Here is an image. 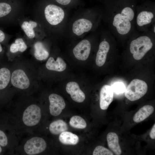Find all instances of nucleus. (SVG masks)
<instances>
[{
    "label": "nucleus",
    "instance_id": "nucleus-7",
    "mask_svg": "<svg viewBox=\"0 0 155 155\" xmlns=\"http://www.w3.org/2000/svg\"><path fill=\"white\" fill-rule=\"evenodd\" d=\"M44 13L46 20L51 25L55 26L61 23L65 17V12L61 7L49 4L45 7Z\"/></svg>",
    "mask_w": 155,
    "mask_h": 155
},
{
    "label": "nucleus",
    "instance_id": "nucleus-27",
    "mask_svg": "<svg viewBox=\"0 0 155 155\" xmlns=\"http://www.w3.org/2000/svg\"><path fill=\"white\" fill-rule=\"evenodd\" d=\"M8 138L6 133L0 129V145L3 147H5L9 144Z\"/></svg>",
    "mask_w": 155,
    "mask_h": 155
},
{
    "label": "nucleus",
    "instance_id": "nucleus-31",
    "mask_svg": "<svg viewBox=\"0 0 155 155\" xmlns=\"http://www.w3.org/2000/svg\"><path fill=\"white\" fill-rule=\"evenodd\" d=\"M2 50V47L0 44V53L1 52Z\"/></svg>",
    "mask_w": 155,
    "mask_h": 155
},
{
    "label": "nucleus",
    "instance_id": "nucleus-29",
    "mask_svg": "<svg viewBox=\"0 0 155 155\" xmlns=\"http://www.w3.org/2000/svg\"><path fill=\"white\" fill-rule=\"evenodd\" d=\"M150 138L152 139H155V124H154L150 133Z\"/></svg>",
    "mask_w": 155,
    "mask_h": 155
},
{
    "label": "nucleus",
    "instance_id": "nucleus-32",
    "mask_svg": "<svg viewBox=\"0 0 155 155\" xmlns=\"http://www.w3.org/2000/svg\"><path fill=\"white\" fill-rule=\"evenodd\" d=\"M2 151V148L1 146L0 145V154L1 153Z\"/></svg>",
    "mask_w": 155,
    "mask_h": 155
},
{
    "label": "nucleus",
    "instance_id": "nucleus-2",
    "mask_svg": "<svg viewBox=\"0 0 155 155\" xmlns=\"http://www.w3.org/2000/svg\"><path fill=\"white\" fill-rule=\"evenodd\" d=\"M12 115V126L17 132L19 130L33 133L36 131L41 120L40 108L33 104L20 109L14 110Z\"/></svg>",
    "mask_w": 155,
    "mask_h": 155
},
{
    "label": "nucleus",
    "instance_id": "nucleus-9",
    "mask_svg": "<svg viewBox=\"0 0 155 155\" xmlns=\"http://www.w3.org/2000/svg\"><path fill=\"white\" fill-rule=\"evenodd\" d=\"M91 49V44L90 41L84 39L80 41L74 48L73 52L77 59L85 61L88 57Z\"/></svg>",
    "mask_w": 155,
    "mask_h": 155
},
{
    "label": "nucleus",
    "instance_id": "nucleus-18",
    "mask_svg": "<svg viewBox=\"0 0 155 155\" xmlns=\"http://www.w3.org/2000/svg\"><path fill=\"white\" fill-rule=\"evenodd\" d=\"M59 139L61 143L66 145H76L79 141V137L77 135L67 131L60 134Z\"/></svg>",
    "mask_w": 155,
    "mask_h": 155
},
{
    "label": "nucleus",
    "instance_id": "nucleus-22",
    "mask_svg": "<svg viewBox=\"0 0 155 155\" xmlns=\"http://www.w3.org/2000/svg\"><path fill=\"white\" fill-rule=\"evenodd\" d=\"M27 48V46L23 39L18 38L15 40V43L11 45L10 51L13 53H15L18 51L23 52Z\"/></svg>",
    "mask_w": 155,
    "mask_h": 155
},
{
    "label": "nucleus",
    "instance_id": "nucleus-8",
    "mask_svg": "<svg viewBox=\"0 0 155 155\" xmlns=\"http://www.w3.org/2000/svg\"><path fill=\"white\" fill-rule=\"evenodd\" d=\"M49 99L50 114L55 117L58 116L65 106L64 99L60 96L53 93L49 96Z\"/></svg>",
    "mask_w": 155,
    "mask_h": 155
},
{
    "label": "nucleus",
    "instance_id": "nucleus-13",
    "mask_svg": "<svg viewBox=\"0 0 155 155\" xmlns=\"http://www.w3.org/2000/svg\"><path fill=\"white\" fill-rule=\"evenodd\" d=\"M66 90L74 101L80 103L82 102L85 100V94L76 82H68L66 85Z\"/></svg>",
    "mask_w": 155,
    "mask_h": 155
},
{
    "label": "nucleus",
    "instance_id": "nucleus-19",
    "mask_svg": "<svg viewBox=\"0 0 155 155\" xmlns=\"http://www.w3.org/2000/svg\"><path fill=\"white\" fill-rule=\"evenodd\" d=\"M34 56L37 60L42 61L48 57L49 53L41 42H36L34 45Z\"/></svg>",
    "mask_w": 155,
    "mask_h": 155
},
{
    "label": "nucleus",
    "instance_id": "nucleus-11",
    "mask_svg": "<svg viewBox=\"0 0 155 155\" xmlns=\"http://www.w3.org/2000/svg\"><path fill=\"white\" fill-rule=\"evenodd\" d=\"M94 24V22L92 20L84 18L79 19L73 23L72 31L75 35L80 36L92 30Z\"/></svg>",
    "mask_w": 155,
    "mask_h": 155
},
{
    "label": "nucleus",
    "instance_id": "nucleus-28",
    "mask_svg": "<svg viewBox=\"0 0 155 155\" xmlns=\"http://www.w3.org/2000/svg\"><path fill=\"white\" fill-rule=\"evenodd\" d=\"M59 4L62 5H67L70 4L72 0H55Z\"/></svg>",
    "mask_w": 155,
    "mask_h": 155
},
{
    "label": "nucleus",
    "instance_id": "nucleus-4",
    "mask_svg": "<svg viewBox=\"0 0 155 155\" xmlns=\"http://www.w3.org/2000/svg\"><path fill=\"white\" fill-rule=\"evenodd\" d=\"M136 7L135 24L137 31L143 32L150 29L155 23V5L153 2L144 0Z\"/></svg>",
    "mask_w": 155,
    "mask_h": 155
},
{
    "label": "nucleus",
    "instance_id": "nucleus-10",
    "mask_svg": "<svg viewBox=\"0 0 155 155\" xmlns=\"http://www.w3.org/2000/svg\"><path fill=\"white\" fill-rule=\"evenodd\" d=\"M12 85L16 88L24 90L29 87L30 82L24 71L21 69L15 70L12 73L11 77Z\"/></svg>",
    "mask_w": 155,
    "mask_h": 155
},
{
    "label": "nucleus",
    "instance_id": "nucleus-15",
    "mask_svg": "<svg viewBox=\"0 0 155 155\" xmlns=\"http://www.w3.org/2000/svg\"><path fill=\"white\" fill-rule=\"evenodd\" d=\"M106 139L109 148L117 155H120L122 153L119 144V138L117 134L114 132L108 133Z\"/></svg>",
    "mask_w": 155,
    "mask_h": 155
},
{
    "label": "nucleus",
    "instance_id": "nucleus-1",
    "mask_svg": "<svg viewBox=\"0 0 155 155\" xmlns=\"http://www.w3.org/2000/svg\"><path fill=\"white\" fill-rule=\"evenodd\" d=\"M103 16L107 26L115 38L128 39L136 31L135 24L138 0H103Z\"/></svg>",
    "mask_w": 155,
    "mask_h": 155
},
{
    "label": "nucleus",
    "instance_id": "nucleus-6",
    "mask_svg": "<svg viewBox=\"0 0 155 155\" xmlns=\"http://www.w3.org/2000/svg\"><path fill=\"white\" fill-rule=\"evenodd\" d=\"M148 86L144 81L138 79L133 80L126 88L125 96L131 101L138 100L146 93Z\"/></svg>",
    "mask_w": 155,
    "mask_h": 155
},
{
    "label": "nucleus",
    "instance_id": "nucleus-3",
    "mask_svg": "<svg viewBox=\"0 0 155 155\" xmlns=\"http://www.w3.org/2000/svg\"><path fill=\"white\" fill-rule=\"evenodd\" d=\"M155 37V33L150 29L143 32L136 31L130 36L129 51L135 59L141 60L152 49Z\"/></svg>",
    "mask_w": 155,
    "mask_h": 155
},
{
    "label": "nucleus",
    "instance_id": "nucleus-26",
    "mask_svg": "<svg viewBox=\"0 0 155 155\" xmlns=\"http://www.w3.org/2000/svg\"><path fill=\"white\" fill-rule=\"evenodd\" d=\"M111 87L113 92L118 94L123 93L126 89L125 86L121 82H116L112 85Z\"/></svg>",
    "mask_w": 155,
    "mask_h": 155
},
{
    "label": "nucleus",
    "instance_id": "nucleus-17",
    "mask_svg": "<svg viewBox=\"0 0 155 155\" xmlns=\"http://www.w3.org/2000/svg\"><path fill=\"white\" fill-rule=\"evenodd\" d=\"M68 127L67 124L61 119H58L51 122L49 126L50 132L54 135H57L67 131Z\"/></svg>",
    "mask_w": 155,
    "mask_h": 155
},
{
    "label": "nucleus",
    "instance_id": "nucleus-14",
    "mask_svg": "<svg viewBox=\"0 0 155 155\" xmlns=\"http://www.w3.org/2000/svg\"><path fill=\"white\" fill-rule=\"evenodd\" d=\"M46 67L49 70L61 72L65 69L66 64L60 57H58L56 60L55 61L53 57H51L47 61Z\"/></svg>",
    "mask_w": 155,
    "mask_h": 155
},
{
    "label": "nucleus",
    "instance_id": "nucleus-25",
    "mask_svg": "<svg viewBox=\"0 0 155 155\" xmlns=\"http://www.w3.org/2000/svg\"><path fill=\"white\" fill-rule=\"evenodd\" d=\"M11 10V5L5 2L0 3V18L8 14Z\"/></svg>",
    "mask_w": 155,
    "mask_h": 155
},
{
    "label": "nucleus",
    "instance_id": "nucleus-20",
    "mask_svg": "<svg viewBox=\"0 0 155 155\" xmlns=\"http://www.w3.org/2000/svg\"><path fill=\"white\" fill-rule=\"evenodd\" d=\"M11 78L9 70L6 68L0 69V90L5 88L8 84Z\"/></svg>",
    "mask_w": 155,
    "mask_h": 155
},
{
    "label": "nucleus",
    "instance_id": "nucleus-24",
    "mask_svg": "<svg viewBox=\"0 0 155 155\" xmlns=\"http://www.w3.org/2000/svg\"><path fill=\"white\" fill-rule=\"evenodd\" d=\"M93 155H113V153L106 148L101 146L96 147L92 153Z\"/></svg>",
    "mask_w": 155,
    "mask_h": 155
},
{
    "label": "nucleus",
    "instance_id": "nucleus-5",
    "mask_svg": "<svg viewBox=\"0 0 155 155\" xmlns=\"http://www.w3.org/2000/svg\"><path fill=\"white\" fill-rule=\"evenodd\" d=\"M47 144L42 138L33 135L25 140L15 150L22 154L36 155L41 154L46 149Z\"/></svg>",
    "mask_w": 155,
    "mask_h": 155
},
{
    "label": "nucleus",
    "instance_id": "nucleus-16",
    "mask_svg": "<svg viewBox=\"0 0 155 155\" xmlns=\"http://www.w3.org/2000/svg\"><path fill=\"white\" fill-rule=\"evenodd\" d=\"M154 110L152 106L147 105L144 106L135 114L133 117V121L138 123L144 121L153 113Z\"/></svg>",
    "mask_w": 155,
    "mask_h": 155
},
{
    "label": "nucleus",
    "instance_id": "nucleus-23",
    "mask_svg": "<svg viewBox=\"0 0 155 155\" xmlns=\"http://www.w3.org/2000/svg\"><path fill=\"white\" fill-rule=\"evenodd\" d=\"M69 123L72 127L78 129H83L85 128L87 124L84 119L81 117L75 115L71 118Z\"/></svg>",
    "mask_w": 155,
    "mask_h": 155
},
{
    "label": "nucleus",
    "instance_id": "nucleus-12",
    "mask_svg": "<svg viewBox=\"0 0 155 155\" xmlns=\"http://www.w3.org/2000/svg\"><path fill=\"white\" fill-rule=\"evenodd\" d=\"M113 92L112 87L108 85H105L102 87L100 92V105L101 109H107L113 101Z\"/></svg>",
    "mask_w": 155,
    "mask_h": 155
},
{
    "label": "nucleus",
    "instance_id": "nucleus-30",
    "mask_svg": "<svg viewBox=\"0 0 155 155\" xmlns=\"http://www.w3.org/2000/svg\"><path fill=\"white\" fill-rule=\"evenodd\" d=\"M5 38V35L4 33L0 30V42L3 41Z\"/></svg>",
    "mask_w": 155,
    "mask_h": 155
},
{
    "label": "nucleus",
    "instance_id": "nucleus-21",
    "mask_svg": "<svg viewBox=\"0 0 155 155\" xmlns=\"http://www.w3.org/2000/svg\"><path fill=\"white\" fill-rule=\"evenodd\" d=\"M37 26V23L34 21H30L29 22L24 21L22 24L21 27L26 36L30 38H32L35 36L33 28Z\"/></svg>",
    "mask_w": 155,
    "mask_h": 155
}]
</instances>
